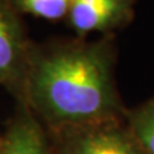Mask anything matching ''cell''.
Here are the masks:
<instances>
[{
  "mask_svg": "<svg viewBox=\"0 0 154 154\" xmlns=\"http://www.w3.org/2000/svg\"><path fill=\"white\" fill-rule=\"evenodd\" d=\"M23 102L62 128L113 121L119 103L110 41H76L31 50Z\"/></svg>",
  "mask_w": 154,
  "mask_h": 154,
  "instance_id": "obj_1",
  "label": "cell"
},
{
  "mask_svg": "<svg viewBox=\"0 0 154 154\" xmlns=\"http://www.w3.org/2000/svg\"><path fill=\"white\" fill-rule=\"evenodd\" d=\"M31 49L25 37L16 8L0 0V85L23 102Z\"/></svg>",
  "mask_w": 154,
  "mask_h": 154,
  "instance_id": "obj_2",
  "label": "cell"
},
{
  "mask_svg": "<svg viewBox=\"0 0 154 154\" xmlns=\"http://www.w3.org/2000/svg\"><path fill=\"white\" fill-rule=\"evenodd\" d=\"M59 154H145L131 131H123L112 121L64 128Z\"/></svg>",
  "mask_w": 154,
  "mask_h": 154,
  "instance_id": "obj_3",
  "label": "cell"
},
{
  "mask_svg": "<svg viewBox=\"0 0 154 154\" xmlns=\"http://www.w3.org/2000/svg\"><path fill=\"white\" fill-rule=\"evenodd\" d=\"M136 0H71L69 25L80 37L91 32H110L134 17Z\"/></svg>",
  "mask_w": 154,
  "mask_h": 154,
  "instance_id": "obj_4",
  "label": "cell"
},
{
  "mask_svg": "<svg viewBox=\"0 0 154 154\" xmlns=\"http://www.w3.org/2000/svg\"><path fill=\"white\" fill-rule=\"evenodd\" d=\"M0 154H50L40 125L28 113L16 118L2 139Z\"/></svg>",
  "mask_w": 154,
  "mask_h": 154,
  "instance_id": "obj_5",
  "label": "cell"
},
{
  "mask_svg": "<svg viewBox=\"0 0 154 154\" xmlns=\"http://www.w3.org/2000/svg\"><path fill=\"white\" fill-rule=\"evenodd\" d=\"M130 127L143 152L154 154V99L131 114Z\"/></svg>",
  "mask_w": 154,
  "mask_h": 154,
  "instance_id": "obj_6",
  "label": "cell"
},
{
  "mask_svg": "<svg viewBox=\"0 0 154 154\" xmlns=\"http://www.w3.org/2000/svg\"><path fill=\"white\" fill-rule=\"evenodd\" d=\"M17 11L48 21H59L68 16L71 0H12Z\"/></svg>",
  "mask_w": 154,
  "mask_h": 154,
  "instance_id": "obj_7",
  "label": "cell"
},
{
  "mask_svg": "<svg viewBox=\"0 0 154 154\" xmlns=\"http://www.w3.org/2000/svg\"><path fill=\"white\" fill-rule=\"evenodd\" d=\"M0 146H2V137H0Z\"/></svg>",
  "mask_w": 154,
  "mask_h": 154,
  "instance_id": "obj_8",
  "label": "cell"
}]
</instances>
